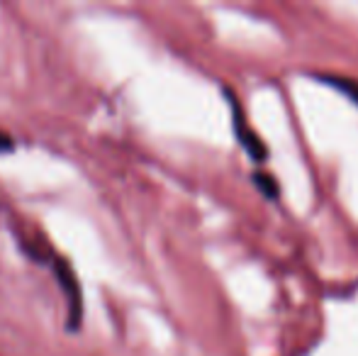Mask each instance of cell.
Segmentation results:
<instances>
[{
  "label": "cell",
  "instance_id": "obj_1",
  "mask_svg": "<svg viewBox=\"0 0 358 356\" xmlns=\"http://www.w3.org/2000/svg\"><path fill=\"white\" fill-rule=\"evenodd\" d=\"M52 269L54 276H57L59 285H62V293L66 298V310H69V318H66V327L78 329L80 322H83V298H80V283L76 278L71 264L66 262L64 257H54L52 259Z\"/></svg>",
  "mask_w": 358,
  "mask_h": 356
},
{
  "label": "cell",
  "instance_id": "obj_2",
  "mask_svg": "<svg viewBox=\"0 0 358 356\" xmlns=\"http://www.w3.org/2000/svg\"><path fill=\"white\" fill-rule=\"evenodd\" d=\"M229 100H231V108H234V129H236V134H239L241 147H244L246 152L256 159V162H264V159H268V147H266V144L254 134V129L244 122V118H241L239 108H236V103H234V98H231V95H229Z\"/></svg>",
  "mask_w": 358,
  "mask_h": 356
},
{
  "label": "cell",
  "instance_id": "obj_3",
  "mask_svg": "<svg viewBox=\"0 0 358 356\" xmlns=\"http://www.w3.org/2000/svg\"><path fill=\"white\" fill-rule=\"evenodd\" d=\"M320 81L327 83V86H331L334 90H341L346 98L354 100V103L358 105V81H354V78H346V76H320Z\"/></svg>",
  "mask_w": 358,
  "mask_h": 356
},
{
  "label": "cell",
  "instance_id": "obj_4",
  "mask_svg": "<svg viewBox=\"0 0 358 356\" xmlns=\"http://www.w3.org/2000/svg\"><path fill=\"white\" fill-rule=\"evenodd\" d=\"M254 183L266 198H278V183L271 173H264V171H256L254 173Z\"/></svg>",
  "mask_w": 358,
  "mask_h": 356
},
{
  "label": "cell",
  "instance_id": "obj_5",
  "mask_svg": "<svg viewBox=\"0 0 358 356\" xmlns=\"http://www.w3.org/2000/svg\"><path fill=\"white\" fill-rule=\"evenodd\" d=\"M13 149H15L13 137H10L8 132H0V154H5V152H13Z\"/></svg>",
  "mask_w": 358,
  "mask_h": 356
}]
</instances>
